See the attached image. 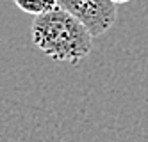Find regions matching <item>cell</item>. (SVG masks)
Wrapping results in <instances>:
<instances>
[{
  "label": "cell",
  "mask_w": 148,
  "mask_h": 142,
  "mask_svg": "<svg viewBox=\"0 0 148 142\" xmlns=\"http://www.w3.org/2000/svg\"><path fill=\"white\" fill-rule=\"evenodd\" d=\"M93 34L79 18L62 7H56L32 21V43L47 57L57 62L77 64L93 48Z\"/></svg>",
  "instance_id": "obj_1"
},
{
  "label": "cell",
  "mask_w": 148,
  "mask_h": 142,
  "mask_svg": "<svg viewBox=\"0 0 148 142\" xmlns=\"http://www.w3.org/2000/svg\"><path fill=\"white\" fill-rule=\"evenodd\" d=\"M57 5L79 18L93 36L105 34L114 25L118 14L112 0H57Z\"/></svg>",
  "instance_id": "obj_2"
},
{
  "label": "cell",
  "mask_w": 148,
  "mask_h": 142,
  "mask_svg": "<svg viewBox=\"0 0 148 142\" xmlns=\"http://www.w3.org/2000/svg\"><path fill=\"white\" fill-rule=\"evenodd\" d=\"M18 9H22L27 14H45L48 11L57 7V0H13Z\"/></svg>",
  "instance_id": "obj_3"
},
{
  "label": "cell",
  "mask_w": 148,
  "mask_h": 142,
  "mask_svg": "<svg viewBox=\"0 0 148 142\" xmlns=\"http://www.w3.org/2000/svg\"><path fill=\"white\" fill-rule=\"evenodd\" d=\"M112 2L118 5V4H127V2H130V0H112Z\"/></svg>",
  "instance_id": "obj_4"
}]
</instances>
